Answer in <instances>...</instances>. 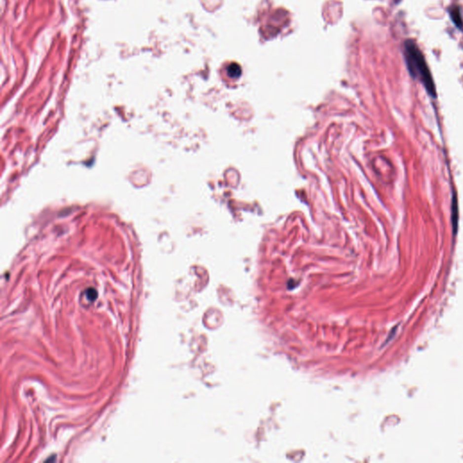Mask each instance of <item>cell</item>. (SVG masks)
Returning <instances> with one entry per match:
<instances>
[{
	"mask_svg": "<svg viewBox=\"0 0 463 463\" xmlns=\"http://www.w3.org/2000/svg\"><path fill=\"white\" fill-rule=\"evenodd\" d=\"M404 60L410 75L425 87L426 91L432 98H436V87L431 71L426 63L425 57L414 40L408 39L404 43Z\"/></svg>",
	"mask_w": 463,
	"mask_h": 463,
	"instance_id": "6da1fadb",
	"label": "cell"
},
{
	"mask_svg": "<svg viewBox=\"0 0 463 463\" xmlns=\"http://www.w3.org/2000/svg\"><path fill=\"white\" fill-rule=\"evenodd\" d=\"M452 221H453V233H457L458 230V221H459V207L458 200L457 196L454 193L453 197V203H452Z\"/></svg>",
	"mask_w": 463,
	"mask_h": 463,
	"instance_id": "7a4b0ae2",
	"label": "cell"
},
{
	"mask_svg": "<svg viewBox=\"0 0 463 463\" xmlns=\"http://www.w3.org/2000/svg\"><path fill=\"white\" fill-rule=\"evenodd\" d=\"M449 12H450L451 19L453 20L454 25L458 27L460 30H463V17H462V12H461L460 7L459 6H453V7L450 8Z\"/></svg>",
	"mask_w": 463,
	"mask_h": 463,
	"instance_id": "3957f363",
	"label": "cell"
},
{
	"mask_svg": "<svg viewBox=\"0 0 463 463\" xmlns=\"http://www.w3.org/2000/svg\"><path fill=\"white\" fill-rule=\"evenodd\" d=\"M227 75L231 78H239L242 75V69L237 64H231L227 68Z\"/></svg>",
	"mask_w": 463,
	"mask_h": 463,
	"instance_id": "277c9868",
	"label": "cell"
},
{
	"mask_svg": "<svg viewBox=\"0 0 463 463\" xmlns=\"http://www.w3.org/2000/svg\"><path fill=\"white\" fill-rule=\"evenodd\" d=\"M394 1H395V3H399L401 0H394Z\"/></svg>",
	"mask_w": 463,
	"mask_h": 463,
	"instance_id": "5b68a950",
	"label": "cell"
}]
</instances>
